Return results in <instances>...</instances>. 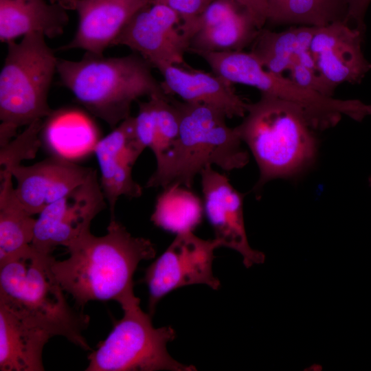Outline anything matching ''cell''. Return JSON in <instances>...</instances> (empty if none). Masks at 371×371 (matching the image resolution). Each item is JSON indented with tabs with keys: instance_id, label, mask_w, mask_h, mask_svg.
I'll use <instances>...</instances> for the list:
<instances>
[{
	"instance_id": "5b68a950",
	"label": "cell",
	"mask_w": 371,
	"mask_h": 371,
	"mask_svg": "<svg viewBox=\"0 0 371 371\" xmlns=\"http://www.w3.org/2000/svg\"><path fill=\"white\" fill-rule=\"evenodd\" d=\"M240 137L258 165V194L269 181L295 176L309 167L317 152L315 129L295 104L271 95L247 103Z\"/></svg>"
},
{
	"instance_id": "83f0119b",
	"label": "cell",
	"mask_w": 371,
	"mask_h": 371,
	"mask_svg": "<svg viewBox=\"0 0 371 371\" xmlns=\"http://www.w3.org/2000/svg\"><path fill=\"white\" fill-rule=\"evenodd\" d=\"M347 5L346 21L365 34V16L371 0H345Z\"/></svg>"
},
{
	"instance_id": "52a82bcc",
	"label": "cell",
	"mask_w": 371,
	"mask_h": 371,
	"mask_svg": "<svg viewBox=\"0 0 371 371\" xmlns=\"http://www.w3.org/2000/svg\"><path fill=\"white\" fill-rule=\"evenodd\" d=\"M123 317L88 356L87 371H193L194 366L172 358L167 350L176 337L171 326L155 328L151 315L135 297L122 305Z\"/></svg>"
},
{
	"instance_id": "1f68e13d",
	"label": "cell",
	"mask_w": 371,
	"mask_h": 371,
	"mask_svg": "<svg viewBox=\"0 0 371 371\" xmlns=\"http://www.w3.org/2000/svg\"><path fill=\"white\" fill-rule=\"evenodd\" d=\"M368 183H369L370 186L371 187V177H370L368 179Z\"/></svg>"
},
{
	"instance_id": "ac0fdd59",
	"label": "cell",
	"mask_w": 371,
	"mask_h": 371,
	"mask_svg": "<svg viewBox=\"0 0 371 371\" xmlns=\"http://www.w3.org/2000/svg\"><path fill=\"white\" fill-rule=\"evenodd\" d=\"M165 93L182 101L205 104L223 112L227 118L243 117L247 102L236 93L232 83L214 73L187 69L178 65L159 70Z\"/></svg>"
},
{
	"instance_id": "f546056e",
	"label": "cell",
	"mask_w": 371,
	"mask_h": 371,
	"mask_svg": "<svg viewBox=\"0 0 371 371\" xmlns=\"http://www.w3.org/2000/svg\"><path fill=\"white\" fill-rule=\"evenodd\" d=\"M333 21L345 20L347 5L345 0H317Z\"/></svg>"
},
{
	"instance_id": "603a6c76",
	"label": "cell",
	"mask_w": 371,
	"mask_h": 371,
	"mask_svg": "<svg viewBox=\"0 0 371 371\" xmlns=\"http://www.w3.org/2000/svg\"><path fill=\"white\" fill-rule=\"evenodd\" d=\"M10 170H0V263L31 247L36 219L17 199Z\"/></svg>"
},
{
	"instance_id": "484cf974",
	"label": "cell",
	"mask_w": 371,
	"mask_h": 371,
	"mask_svg": "<svg viewBox=\"0 0 371 371\" xmlns=\"http://www.w3.org/2000/svg\"><path fill=\"white\" fill-rule=\"evenodd\" d=\"M43 120L33 122L7 144L0 147V169H11L22 161L34 159L41 146Z\"/></svg>"
},
{
	"instance_id": "9a60e30c",
	"label": "cell",
	"mask_w": 371,
	"mask_h": 371,
	"mask_svg": "<svg viewBox=\"0 0 371 371\" xmlns=\"http://www.w3.org/2000/svg\"><path fill=\"white\" fill-rule=\"evenodd\" d=\"M93 170L56 156L31 166L16 165L11 172L15 194L33 216L84 183Z\"/></svg>"
},
{
	"instance_id": "8fae6325",
	"label": "cell",
	"mask_w": 371,
	"mask_h": 371,
	"mask_svg": "<svg viewBox=\"0 0 371 371\" xmlns=\"http://www.w3.org/2000/svg\"><path fill=\"white\" fill-rule=\"evenodd\" d=\"M181 19L168 6L153 3L137 12L112 45H124L159 71L170 65L188 67V43L179 29Z\"/></svg>"
},
{
	"instance_id": "6da1fadb",
	"label": "cell",
	"mask_w": 371,
	"mask_h": 371,
	"mask_svg": "<svg viewBox=\"0 0 371 371\" xmlns=\"http://www.w3.org/2000/svg\"><path fill=\"white\" fill-rule=\"evenodd\" d=\"M66 248L69 257L54 259L52 271L82 307L94 300H115L121 306L131 301L136 297L133 277L139 263L156 254L149 239L132 236L115 217L104 236L89 231Z\"/></svg>"
},
{
	"instance_id": "cb8c5ba5",
	"label": "cell",
	"mask_w": 371,
	"mask_h": 371,
	"mask_svg": "<svg viewBox=\"0 0 371 371\" xmlns=\"http://www.w3.org/2000/svg\"><path fill=\"white\" fill-rule=\"evenodd\" d=\"M203 212V202L190 188L172 184L158 196L150 219L157 227L178 234L192 232Z\"/></svg>"
},
{
	"instance_id": "9c48e42d",
	"label": "cell",
	"mask_w": 371,
	"mask_h": 371,
	"mask_svg": "<svg viewBox=\"0 0 371 371\" xmlns=\"http://www.w3.org/2000/svg\"><path fill=\"white\" fill-rule=\"evenodd\" d=\"M220 247L215 238L204 240L192 232L176 234L142 279L148 289L149 313L153 315L158 302L177 289L202 284L217 290L221 284L213 274L212 263L214 250Z\"/></svg>"
},
{
	"instance_id": "d6986e66",
	"label": "cell",
	"mask_w": 371,
	"mask_h": 371,
	"mask_svg": "<svg viewBox=\"0 0 371 371\" xmlns=\"http://www.w3.org/2000/svg\"><path fill=\"white\" fill-rule=\"evenodd\" d=\"M52 337L0 304V370H44L43 350Z\"/></svg>"
},
{
	"instance_id": "f1b7e54d",
	"label": "cell",
	"mask_w": 371,
	"mask_h": 371,
	"mask_svg": "<svg viewBox=\"0 0 371 371\" xmlns=\"http://www.w3.org/2000/svg\"><path fill=\"white\" fill-rule=\"evenodd\" d=\"M251 16L259 29L263 28L268 19L267 0H236Z\"/></svg>"
},
{
	"instance_id": "3957f363",
	"label": "cell",
	"mask_w": 371,
	"mask_h": 371,
	"mask_svg": "<svg viewBox=\"0 0 371 371\" xmlns=\"http://www.w3.org/2000/svg\"><path fill=\"white\" fill-rule=\"evenodd\" d=\"M55 258L32 246L0 263V304L47 331L85 350H91L83 336L90 317L72 308L52 268Z\"/></svg>"
},
{
	"instance_id": "e0dca14e",
	"label": "cell",
	"mask_w": 371,
	"mask_h": 371,
	"mask_svg": "<svg viewBox=\"0 0 371 371\" xmlns=\"http://www.w3.org/2000/svg\"><path fill=\"white\" fill-rule=\"evenodd\" d=\"M151 3L153 0H76L78 28L72 40L60 49L103 54L131 18Z\"/></svg>"
},
{
	"instance_id": "7402d4cb",
	"label": "cell",
	"mask_w": 371,
	"mask_h": 371,
	"mask_svg": "<svg viewBox=\"0 0 371 371\" xmlns=\"http://www.w3.org/2000/svg\"><path fill=\"white\" fill-rule=\"evenodd\" d=\"M179 129V113L175 99L166 93L138 102L134 117L135 135L145 149L149 148L156 161L171 147Z\"/></svg>"
},
{
	"instance_id": "277c9868",
	"label": "cell",
	"mask_w": 371,
	"mask_h": 371,
	"mask_svg": "<svg viewBox=\"0 0 371 371\" xmlns=\"http://www.w3.org/2000/svg\"><path fill=\"white\" fill-rule=\"evenodd\" d=\"M152 68L135 52L121 57L86 52L80 60L58 59L56 72L79 104L114 128L131 116L134 102L166 93Z\"/></svg>"
},
{
	"instance_id": "7c38bea8",
	"label": "cell",
	"mask_w": 371,
	"mask_h": 371,
	"mask_svg": "<svg viewBox=\"0 0 371 371\" xmlns=\"http://www.w3.org/2000/svg\"><path fill=\"white\" fill-rule=\"evenodd\" d=\"M363 36L345 20L315 27L311 54L320 76L333 92L345 82L361 83L371 69L362 50Z\"/></svg>"
},
{
	"instance_id": "5bb4252c",
	"label": "cell",
	"mask_w": 371,
	"mask_h": 371,
	"mask_svg": "<svg viewBox=\"0 0 371 371\" xmlns=\"http://www.w3.org/2000/svg\"><path fill=\"white\" fill-rule=\"evenodd\" d=\"M179 29L188 52L241 51L251 45L259 30L249 13L236 0H216Z\"/></svg>"
},
{
	"instance_id": "8992f818",
	"label": "cell",
	"mask_w": 371,
	"mask_h": 371,
	"mask_svg": "<svg viewBox=\"0 0 371 371\" xmlns=\"http://www.w3.org/2000/svg\"><path fill=\"white\" fill-rule=\"evenodd\" d=\"M7 45L0 72V147L16 136L19 127L54 113L47 98L58 60L41 33Z\"/></svg>"
},
{
	"instance_id": "44dd1931",
	"label": "cell",
	"mask_w": 371,
	"mask_h": 371,
	"mask_svg": "<svg viewBox=\"0 0 371 371\" xmlns=\"http://www.w3.org/2000/svg\"><path fill=\"white\" fill-rule=\"evenodd\" d=\"M315 27L293 25L280 32L259 30L250 52L268 71L283 74L296 63L315 64L311 43Z\"/></svg>"
},
{
	"instance_id": "d4e9b609",
	"label": "cell",
	"mask_w": 371,
	"mask_h": 371,
	"mask_svg": "<svg viewBox=\"0 0 371 371\" xmlns=\"http://www.w3.org/2000/svg\"><path fill=\"white\" fill-rule=\"evenodd\" d=\"M267 22L273 25L318 27L333 22L317 0H267Z\"/></svg>"
},
{
	"instance_id": "2e32d148",
	"label": "cell",
	"mask_w": 371,
	"mask_h": 371,
	"mask_svg": "<svg viewBox=\"0 0 371 371\" xmlns=\"http://www.w3.org/2000/svg\"><path fill=\"white\" fill-rule=\"evenodd\" d=\"M144 150L135 135L133 116L120 123L94 146L101 174L100 186L111 218L121 196L133 199L142 194V187L133 179L132 168Z\"/></svg>"
},
{
	"instance_id": "ba28073f",
	"label": "cell",
	"mask_w": 371,
	"mask_h": 371,
	"mask_svg": "<svg viewBox=\"0 0 371 371\" xmlns=\"http://www.w3.org/2000/svg\"><path fill=\"white\" fill-rule=\"evenodd\" d=\"M227 75L234 84L255 87L260 93L295 104L315 130L334 127L343 116L361 122L371 115V104L357 99H337L304 88L283 74L267 70L250 52L237 54L229 65Z\"/></svg>"
},
{
	"instance_id": "7a4b0ae2",
	"label": "cell",
	"mask_w": 371,
	"mask_h": 371,
	"mask_svg": "<svg viewBox=\"0 0 371 371\" xmlns=\"http://www.w3.org/2000/svg\"><path fill=\"white\" fill-rule=\"evenodd\" d=\"M179 113L177 139L158 160L146 188L178 184L192 188L195 177L207 166L225 171L240 169L249 159L238 129L226 123V115L212 106L175 99Z\"/></svg>"
},
{
	"instance_id": "30bf717a",
	"label": "cell",
	"mask_w": 371,
	"mask_h": 371,
	"mask_svg": "<svg viewBox=\"0 0 371 371\" xmlns=\"http://www.w3.org/2000/svg\"><path fill=\"white\" fill-rule=\"evenodd\" d=\"M105 201L93 169L84 183L38 214L31 246L47 254L57 246L67 247L90 231L91 221L105 208Z\"/></svg>"
},
{
	"instance_id": "ffe728a7",
	"label": "cell",
	"mask_w": 371,
	"mask_h": 371,
	"mask_svg": "<svg viewBox=\"0 0 371 371\" xmlns=\"http://www.w3.org/2000/svg\"><path fill=\"white\" fill-rule=\"evenodd\" d=\"M66 10L47 0H0V41L8 43L32 33L59 36L69 21Z\"/></svg>"
},
{
	"instance_id": "4316f807",
	"label": "cell",
	"mask_w": 371,
	"mask_h": 371,
	"mask_svg": "<svg viewBox=\"0 0 371 371\" xmlns=\"http://www.w3.org/2000/svg\"><path fill=\"white\" fill-rule=\"evenodd\" d=\"M216 0H153V3L166 5L179 16L181 23L190 22Z\"/></svg>"
},
{
	"instance_id": "4fadbf2b",
	"label": "cell",
	"mask_w": 371,
	"mask_h": 371,
	"mask_svg": "<svg viewBox=\"0 0 371 371\" xmlns=\"http://www.w3.org/2000/svg\"><path fill=\"white\" fill-rule=\"evenodd\" d=\"M204 212L221 247L238 252L249 268L265 262V254L249 244L243 217L245 194L234 188L228 178L207 166L200 173Z\"/></svg>"
},
{
	"instance_id": "4dcf8cb0",
	"label": "cell",
	"mask_w": 371,
	"mask_h": 371,
	"mask_svg": "<svg viewBox=\"0 0 371 371\" xmlns=\"http://www.w3.org/2000/svg\"><path fill=\"white\" fill-rule=\"evenodd\" d=\"M50 2L60 5L66 10H74L76 0H49Z\"/></svg>"
}]
</instances>
